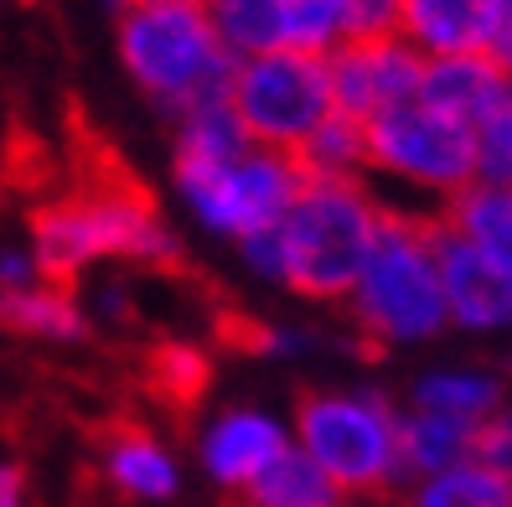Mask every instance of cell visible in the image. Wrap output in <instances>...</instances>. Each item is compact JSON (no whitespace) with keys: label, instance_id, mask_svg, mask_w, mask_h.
Here are the masks:
<instances>
[{"label":"cell","instance_id":"obj_1","mask_svg":"<svg viewBox=\"0 0 512 507\" xmlns=\"http://www.w3.org/2000/svg\"><path fill=\"white\" fill-rule=\"evenodd\" d=\"M440 218H445V207L440 213L383 207L368 270H363V280H357L352 301H347L352 306V337H357L363 352H378L388 342L435 337L440 326L450 321L440 264H435V223Z\"/></svg>","mask_w":512,"mask_h":507},{"label":"cell","instance_id":"obj_2","mask_svg":"<svg viewBox=\"0 0 512 507\" xmlns=\"http://www.w3.org/2000/svg\"><path fill=\"white\" fill-rule=\"evenodd\" d=\"M119 63L145 99L182 119L197 104L228 99L238 57L202 0H130L119 11Z\"/></svg>","mask_w":512,"mask_h":507},{"label":"cell","instance_id":"obj_3","mask_svg":"<svg viewBox=\"0 0 512 507\" xmlns=\"http://www.w3.org/2000/svg\"><path fill=\"white\" fill-rule=\"evenodd\" d=\"M383 207L368 182L306 176L295 207L285 213V285L306 301H352L368 270Z\"/></svg>","mask_w":512,"mask_h":507},{"label":"cell","instance_id":"obj_4","mask_svg":"<svg viewBox=\"0 0 512 507\" xmlns=\"http://www.w3.org/2000/svg\"><path fill=\"white\" fill-rule=\"evenodd\" d=\"M300 451L316 456L321 471L347 497L388 502L404 482L399 466V414L383 394H331L311 389L295 399Z\"/></svg>","mask_w":512,"mask_h":507},{"label":"cell","instance_id":"obj_5","mask_svg":"<svg viewBox=\"0 0 512 507\" xmlns=\"http://www.w3.org/2000/svg\"><path fill=\"white\" fill-rule=\"evenodd\" d=\"M228 104L244 119L254 145L269 151H300L331 114H337V94H331V63L316 52L275 47L259 57H238Z\"/></svg>","mask_w":512,"mask_h":507},{"label":"cell","instance_id":"obj_6","mask_svg":"<svg viewBox=\"0 0 512 507\" xmlns=\"http://www.w3.org/2000/svg\"><path fill=\"white\" fill-rule=\"evenodd\" d=\"M368 171L450 202L476 182V135L425 99H409L368 119Z\"/></svg>","mask_w":512,"mask_h":507},{"label":"cell","instance_id":"obj_7","mask_svg":"<svg viewBox=\"0 0 512 507\" xmlns=\"http://www.w3.org/2000/svg\"><path fill=\"white\" fill-rule=\"evenodd\" d=\"M331 63V94H337V109L352 119H378L383 109L419 99V83H425V63L430 57L419 52L409 37H352L337 52L326 57Z\"/></svg>","mask_w":512,"mask_h":507},{"label":"cell","instance_id":"obj_8","mask_svg":"<svg viewBox=\"0 0 512 507\" xmlns=\"http://www.w3.org/2000/svg\"><path fill=\"white\" fill-rule=\"evenodd\" d=\"M435 264H440L445 306L461 326H481L487 332V326L512 321V275L492 254H481L450 218L435 223Z\"/></svg>","mask_w":512,"mask_h":507},{"label":"cell","instance_id":"obj_9","mask_svg":"<svg viewBox=\"0 0 512 507\" xmlns=\"http://www.w3.org/2000/svg\"><path fill=\"white\" fill-rule=\"evenodd\" d=\"M290 451L285 430L259 409H228L213 420V430L202 435V466L213 471V482L228 492H244L254 476L269 471V461H280Z\"/></svg>","mask_w":512,"mask_h":507},{"label":"cell","instance_id":"obj_10","mask_svg":"<svg viewBox=\"0 0 512 507\" xmlns=\"http://www.w3.org/2000/svg\"><path fill=\"white\" fill-rule=\"evenodd\" d=\"M99 471L125 502H166L176 497V461L171 451L135 420L99 430Z\"/></svg>","mask_w":512,"mask_h":507},{"label":"cell","instance_id":"obj_11","mask_svg":"<svg viewBox=\"0 0 512 507\" xmlns=\"http://www.w3.org/2000/svg\"><path fill=\"white\" fill-rule=\"evenodd\" d=\"M507 83H512V73L492 52H456V57H430L425 63L419 99H425L430 109H440V114H450L456 125L476 130V119L502 99Z\"/></svg>","mask_w":512,"mask_h":507},{"label":"cell","instance_id":"obj_12","mask_svg":"<svg viewBox=\"0 0 512 507\" xmlns=\"http://www.w3.org/2000/svg\"><path fill=\"white\" fill-rule=\"evenodd\" d=\"M497 6L502 0H404L399 37H409L425 57L487 52Z\"/></svg>","mask_w":512,"mask_h":507},{"label":"cell","instance_id":"obj_13","mask_svg":"<svg viewBox=\"0 0 512 507\" xmlns=\"http://www.w3.org/2000/svg\"><path fill=\"white\" fill-rule=\"evenodd\" d=\"M342 497L347 492L321 471V461L290 445V451L280 461H269V471L254 476L244 492H228L223 507H342Z\"/></svg>","mask_w":512,"mask_h":507},{"label":"cell","instance_id":"obj_14","mask_svg":"<svg viewBox=\"0 0 512 507\" xmlns=\"http://www.w3.org/2000/svg\"><path fill=\"white\" fill-rule=\"evenodd\" d=\"M140 389L166 414L187 420V414L207 399V389H213V357L192 342H156L140 357Z\"/></svg>","mask_w":512,"mask_h":507},{"label":"cell","instance_id":"obj_15","mask_svg":"<svg viewBox=\"0 0 512 507\" xmlns=\"http://www.w3.org/2000/svg\"><path fill=\"white\" fill-rule=\"evenodd\" d=\"M0 326L16 337H37V342H83L88 337V316L73 301L68 285H21V290H0Z\"/></svg>","mask_w":512,"mask_h":507},{"label":"cell","instance_id":"obj_16","mask_svg":"<svg viewBox=\"0 0 512 507\" xmlns=\"http://www.w3.org/2000/svg\"><path fill=\"white\" fill-rule=\"evenodd\" d=\"M471 435L476 425L466 420H450V414H430V409H414L399 420V466L404 476H435V471H450L471 461Z\"/></svg>","mask_w":512,"mask_h":507},{"label":"cell","instance_id":"obj_17","mask_svg":"<svg viewBox=\"0 0 512 507\" xmlns=\"http://www.w3.org/2000/svg\"><path fill=\"white\" fill-rule=\"evenodd\" d=\"M445 218L456 223L481 254H492L502 270L512 275V187H487L471 182L466 192L450 197Z\"/></svg>","mask_w":512,"mask_h":507},{"label":"cell","instance_id":"obj_18","mask_svg":"<svg viewBox=\"0 0 512 507\" xmlns=\"http://www.w3.org/2000/svg\"><path fill=\"white\" fill-rule=\"evenodd\" d=\"M306 176H337V182H363L368 176V125L352 114H331L326 125L295 151Z\"/></svg>","mask_w":512,"mask_h":507},{"label":"cell","instance_id":"obj_19","mask_svg":"<svg viewBox=\"0 0 512 507\" xmlns=\"http://www.w3.org/2000/svg\"><path fill=\"white\" fill-rule=\"evenodd\" d=\"M233 57L285 47V0H202Z\"/></svg>","mask_w":512,"mask_h":507},{"label":"cell","instance_id":"obj_20","mask_svg":"<svg viewBox=\"0 0 512 507\" xmlns=\"http://www.w3.org/2000/svg\"><path fill=\"white\" fill-rule=\"evenodd\" d=\"M409 507H512V476L481 461H461L450 471L425 476L409 492Z\"/></svg>","mask_w":512,"mask_h":507},{"label":"cell","instance_id":"obj_21","mask_svg":"<svg viewBox=\"0 0 512 507\" xmlns=\"http://www.w3.org/2000/svg\"><path fill=\"white\" fill-rule=\"evenodd\" d=\"M414 409H430V414H450V420L481 425L487 414L502 409V389H497L492 378H481V373H430L414 389Z\"/></svg>","mask_w":512,"mask_h":507},{"label":"cell","instance_id":"obj_22","mask_svg":"<svg viewBox=\"0 0 512 507\" xmlns=\"http://www.w3.org/2000/svg\"><path fill=\"white\" fill-rule=\"evenodd\" d=\"M476 182L487 187H512V83L502 99L476 119Z\"/></svg>","mask_w":512,"mask_h":507},{"label":"cell","instance_id":"obj_23","mask_svg":"<svg viewBox=\"0 0 512 507\" xmlns=\"http://www.w3.org/2000/svg\"><path fill=\"white\" fill-rule=\"evenodd\" d=\"M471 461L512 476V409H497V414H487V420L476 425V435H471Z\"/></svg>","mask_w":512,"mask_h":507},{"label":"cell","instance_id":"obj_24","mask_svg":"<svg viewBox=\"0 0 512 507\" xmlns=\"http://www.w3.org/2000/svg\"><path fill=\"white\" fill-rule=\"evenodd\" d=\"M342 16H347V42L352 37H394L404 0H342Z\"/></svg>","mask_w":512,"mask_h":507},{"label":"cell","instance_id":"obj_25","mask_svg":"<svg viewBox=\"0 0 512 507\" xmlns=\"http://www.w3.org/2000/svg\"><path fill=\"white\" fill-rule=\"evenodd\" d=\"M238 249H244V259L254 264L259 275L285 280V223L259 228V233H249V238H238Z\"/></svg>","mask_w":512,"mask_h":507},{"label":"cell","instance_id":"obj_26","mask_svg":"<svg viewBox=\"0 0 512 507\" xmlns=\"http://www.w3.org/2000/svg\"><path fill=\"white\" fill-rule=\"evenodd\" d=\"M487 52L497 57V63L512 73V0H502L497 6V21H492V37H487Z\"/></svg>","mask_w":512,"mask_h":507},{"label":"cell","instance_id":"obj_27","mask_svg":"<svg viewBox=\"0 0 512 507\" xmlns=\"http://www.w3.org/2000/svg\"><path fill=\"white\" fill-rule=\"evenodd\" d=\"M0 507H26V476L0 461Z\"/></svg>","mask_w":512,"mask_h":507},{"label":"cell","instance_id":"obj_28","mask_svg":"<svg viewBox=\"0 0 512 507\" xmlns=\"http://www.w3.org/2000/svg\"><path fill=\"white\" fill-rule=\"evenodd\" d=\"M21 6H37V0H21Z\"/></svg>","mask_w":512,"mask_h":507},{"label":"cell","instance_id":"obj_29","mask_svg":"<svg viewBox=\"0 0 512 507\" xmlns=\"http://www.w3.org/2000/svg\"><path fill=\"white\" fill-rule=\"evenodd\" d=\"M342 507H352V502H342Z\"/></svg>","mask_w":512,"mask_h":507}]
</instances>
